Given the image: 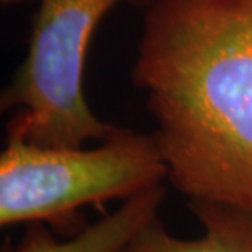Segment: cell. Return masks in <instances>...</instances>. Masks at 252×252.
Instances as JSON below:
<instances>
[{
	"mask_svg": "<svg viewBox=\"0 0 252 252\" xmlns=\"http://www.w3.org/2000/svg\"><path fill=\"white\" fill-rule=\"evenodd\" d=\"M130 80L172 187L252 210V0H152Z\"/></svg>",
	"mask_w": 252,
	"mask_h": 252,
	"instance_id": "1",
	"label": "cell"
},
{
	"mask_svg": "<svg viewBox=\"0 0 252 252\" xmlns=\"http://www.w3.org/2000/svg\"><path fill=\"white\" fill-rule=\"evenodd\" d=\"M167 167L153 135L114 127L97 147H45L7 132L0 156V225L42 221L77 233L79 210L162 185Z\"/></svg>",
	"mask_w": 252,
	"mask_h": 252,
	"instance_id": "2",
	"label": "cell"
},
{
	"mask_svg": "<svg viewBox=\"0 0 252 252\" xmlns=\"http://www.w3.org/2000/svg\"><path fill=\"white\" fill-rule=\"evenodd\" d=\"M27 55L0 97L1 111L17 109L7 132L45 147H81L104 140L115 126L101 121L84 95V69L91 38L122 1L38 0Z\"/></svg>",
	"mask_w": 252,
	"mask_h": 252,
	"instance_id": "3",
	"label": "cell"
},
{
	"mask_svg": "<svg viewBox=\"0 0 252 252\" xmlns=\"http://www.w3.org/2000/svg\"><path fill=\"white\" fill-rule=\"evenodd\" d=\"M165 195L164 184L146 189L64 241L56 240L45 223L31 221L17 247L7 241L1 252H125L136 235L158 217Z\"/></svg>",
	"mask_w": 252,
	"mask_h": 252,
	"instance_id": "4",
	"label": "cell"
},
{
	"mask_svg": "<svg viewBox=\"0 0 252 252\" xmlns=\"http://www.w3.org/2000/svg\"><path fill=\"white\" fill-rule=\"evenodd\" d=\"M203 231L196 238L172 235L157 217L125 252H252V210L216 200H188Z\"/></svg>",
	"mask_w": 252,
	"mask_h": 252,
	"instance_id": "5",
	"label": "cell"
},
{
	"mask_svg": "<svg viewBox=\"0 0 252 252\" xmlns=\"http://www.w3.org/2000/svg\"><path fill=\"white\" fill-rule=\"evenodd\" d=\"M0 1L4 6H17V4H21V3L27 1V0H0Z\"/></svg>",
	"mask_w": 252,
	"mask_h": 252,
	"instance_id": "6",
	"label": "cell"
}]
</instances>
